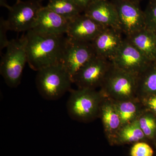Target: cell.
<instances>
[{"mask_svg":"<svg viewBox=\"0 0 156 156\" xmlns=\"http://www.w3.org/2000/svg\"><path fill=\"white\" fill-rule=\"evenodd\" d=\"M47 6L69 21L84 12L73 0H49Z\"/></svg>","mask_w":156,"mask_h":156,"instance_id":"ffe728a7","label":"cell"},{"mask_svg":"<svg viewBox=\"0 0 156 156\" xmlns=\"http://www.w3.org/2000/svg\"><path fill=\"white\" fill-rule=\"evenodd\" d=\"M122 32L117 29L105 27L92 42L96 56L111 60L124 39Z\"/></svg>","mask_w":156,"mask_h":156,"instance_id":"5bb4252c","label":"cell"},{"mask_svg":"<svg viewBox=\"0 0 156 156\" xmlns=\"http://www.w3.org/2000/svg\"><path fill=\"white\" fill-rule=\"evenodd\" d=\"M37 72V88L46 100H57L71 90L72 78L61 63L44 68Z\"/></svg>","mask_w":156,"mask_h":156,"instance_id":"7a4b0ae2","label":"cell"},{"mask_svg":"<svg viewBox=\"0 0 156 156\" xmlns=\"http://www.w3.org/2000/svg\"><path fill=\"white\" fill-rule=\"evenodd\" d=\"M154 61L156 62V56H155V58Z\"/></svg>","mask_w":156,"mask_h":156,"instance_id":"f1b7e54d","label":"cell"},{"mask_svg":"<svg viewBox=\"0 0 156 156\" xmlns=\"http://www.w3.org/2000/svg\"><path fill=\"white\" fill-rule=\"evenodd\" d=\"M104 28L83 13L69 21L66 37L74 41L92 43Z\"/></svg>","mask_w":156,"mask_h":156,"instance_id":"8fae6325","label":"cell"},{"mask_svg":"<svg viewBox=\"0 0 156 156\" xmlns=\"http://www.w3.org/2000/svg\"><path fill=\"white\" fill-rule=\"evenodd\" d=\"M112 66L110 60L95 56L73 77V83L79 89L100 88Z\"/></svg>","mask_w":156,"mask_h":156,"instance_id":"8992f818","label":"cell"},{"mask_svg":"<svg viewBox=\"0 0 156 156\" xmlns=\"http://www.w3.org/2000/svg\"><path fill=\"white\" fill-rule=\"evenodd\" d=\"M146 110L156 115V93L138 98Z\"/></svg>","mask_w":156,"mask_h":156,"instance_id":"d4e9b609","label":"cell"},{"mask_svg":"<svg viewBox=\"0 0 156 156\" xmlns=\"http://www.w3.org/2000/svg\"><path fill=\"white\" fill-rule=\"evenodd\" d=\"M153 149L144 141L134 144L130 151L131 156H153Z\"/></svg>","mask_w":156,"mask_h":156,"instance_id":"603a6c76","label":"cell"},{"mask_svg":"<svg viewBox=\"0 0 156 156\" xmlns=\"http://www.w3.org/2000/svg\"><path fill=\"white\" fill-rule=\"evenodd\" d=\"M1 6L2 7H5V8H7V9L9 10L10 9L11 6H10L8 5L7 4L6 0H1Z\"/></svg>","mask_w":156,"mask_h":156,"instance_id":"4316f807","label":"cell"},{"mask_svg":"<svg viewBox=\"0 0 156 156\" xmlns=\"http://www.w3.org/2000/svg\"><path fill=\"white\" fill-rule=\"evenodd\" d=\"M137 77L112 66L100 87L104 97L113 101L137 97Z\"/></svg>","mask_w":156,"mask_h":156,"instance_id":"5b68a950","label":"cell"},{"mask_svg":"<svg viewBox=\"0 0 156 156\" xmlns=\"http://www.w3.org/2000/svg\"><path fill=\"white\" fill-rule=\"evenodd\" d=\"M66 108L71 119L89 123L99 118L103 96L96 89H79L70 91Z\"/></svg>","mask_w":156,"mask_h":156,"instance_id":"3957f363","label":"cell"},{"mask_svg":"<svg viewBox=\"0 0 156 156\" xmlns=\"http://www.w3.org/2000/svg\"><path fill=\"white\" fill-rule=\"evenodd\" d=\"M73 1L84 11L85 9H87V7L95 0H73Z\"/></svg>","mask_w":156,"mask_h":156,"instance_id":"484cf974","label":"cell"},{"mask_svg":"<svg viewBox=\"0 0 156 156\" xmlns=\"http://www.w3.org/2000/svg\"><path fill=\"white\" fill-rule=\"evenodd\" d=\"M69 22L47 6H43L31 30L43 35H64L67 32Z\"/></svg>","mask_w":156,"mask_h":156,"instance_id":"7c38bea8","label":"cell"},{"mask_svg":"<svg viewBox=\"0 0 156 156\" xmlns=\"http://www.w3.org/2000/svg\"><path fill=\"white\" fill-rule=\"evenodd\" d=\"M116 9L120 27L126 37L145 28L144 11L139 3L130 0H111Z\"/></svg>","mask_w":156,"mask_h":156,"instance_id":"9c48e42d","label":"cell"},{"mask_svg":"<svg viewBox=\"0 0 156 156\" xmlns=\"http://www.w3.org/2000/svg\"><path fill=\"white\" fill-rule=\"evenodd\" d=\"M156 93V62L154 61L137 77V96Z\"/></svg>","mask_w":156,"mask_h":156,"instance_id":"d6986e66","label":"cell"},{"mask_svg":"<svg viewBox=\"0 0 156 156\" xmlns=\"http://www.w3.org/2000/svg\"><path fill=\"white\" fill-rule=\"evenodd\" d=\"M141 141L148 142L149 141L140 128L137 120L122 126L114 140L112 146L134 144Z\"/></svg>","mask_w":156,"mask_h":156,"instance_id":"ac0fdd59","label":"cell"},{"mask_svg":"<svg viewBox=\"0 0 156 156\" xmlns=\"http://www.w3.org/2000/svg\"><path fill=\"white\" fill-rule=\"evenodd\" d=\"M28 64L33 70L60 63L67 37L64 35L47 36L32 30L25 34Z\"/></svg>","mask_w":156,"mask_h":156,"instance_id":"6da1fadb","label":"cell"},{"mask_svg":"<svg viewBox=\"0 0 156 156\" xmlns=\"http://www.w3.org/2000/svg\"><path fill=\"white\" fill-rule=\"evenodd\" d=\"M99 118L102 123L106 139L109 144L112 146L116 135L122 128V122L112 99L103 96L101 105Z\"/></svg>","mask_w":156,"mask_h":156,"instance_id":"9a60e30c","label":"cell"},{"mask_svg":"<svg viewBox=\"0 0 156 156\" xmlns=\"http://www.w3.org/2000/svg\"><path fill=\"white\" fill-rule=\"evenodd\" d=\"M19 1V0H17V1Z\"/></svg>","mask_w":156,"mask_h":156,"instance_id":"f546056e","label":"cell"},{"mask_svg":"<svg viewBox=\"0 0 156 156\" xmlns=\"http://www.w3.org/2000/svg\"><path fill=\"white\" fill-rule=\"evenodd\" d=\"M126 38L149 60L154 61L156 55V35L148 29H142Z\"/></svg>","mask_w":156,"mask_h":156,"instance_id":"2e32d148","label":"cell"},{"mask_svg":"<svg viewBox=\"0 0 156 156\" xmlns=\"http://www.w3.org/2000/svg\"><path fill=\"white\" fill-rule=\"evenodd\" d=\"M130 1H132V2H135L140 3V2H141L142 0H130Z\"/></svg>","mask_w":156,"mask_h":156,"instance_id":"83f0119b","label":"cell"},{"mask_svg":"<svg viewBox=\"0 0 156 156\" xmlns=\"http://www.w3.org/2000/svg\"><path fill=\"white\" fill-rule=\"evenodd\" d=\"M83 13L103 27L121 30L116 9L111 1L95 0L87 7Z\"/></svg>","mask_w":156,"mask_h":156,"instance_id":"4fadbf2b","label":"cell"},{"mask_svg":"<svg viewBox=\"0 0 156 156\" xmlns=\"http://www.w3.org/2000/svg\"><path fill=\"white\" fill-rule=\"evenodd\" d=\"M96 56L92 43L74 41L67 37L60 63L72 78L81 68Z\"/></svg>","mask_w":156,"mask_h":156,"instance_id":"30bf717a","label":"cell"},{"mask_svg":"<svg viewBox=\"0 0 156 156\" xmlns=\"http://www.w3.org/2000/svg\"><path fill=\"white\" fill-rule=\"evenodd\" d=\"M0 62V73L11 88L19 86L26 63L28 62L25 35L9 42Z\"/></svg>","mask_w":156,"mask_h":156,"instance_id":"277c9868","label":"cell"},{"mask_svg":"<svg viewBox=\"0 0 156 156\" xmlns=\"http://www.w3.org/2000/svg\"><path fill=\"white\" fill-rule=\"evenodd\" d=\"M10 30L9 24L7 20H5L1 17L0 19V50H3L5 48H7L9 42L7 38V33Z\"/></svg>","mask_w":156,"mask_h":156,"instance_id":"cb8c5ba5","label":"cell"},{"mask_svg":"<svg viewBox=\"0 0 156 156\" xmlns=\"http://www.w3.org/2000/svg\"><path fill=\"white\" fill-rule=\"evenodd\" d=\"M137 120L146 138L156 147V115L144 109Z\"/></svg>","mask_w":156,"mask_h":156,"instance_id":"44dd1931","label":"cell"},{"mask_svg":"<svg viewBox=\"0 0 156 156\" xmlns=\"http://www.w3.org/2000/svg\"><path fill=\"white\" fill-rule=\"evenodd\" d=\"M42 7L40 0L17 1L16 4L9 9L7 20L10 30L27 32L32 30Z\"/></svg>","mask_w":156,"mask_h":156,"instance_id":"52a82bcc","label":"cell"},{"mask_svg":"<svg viewBox=\"0 0 156 156\" xmlns=\"http://www.w3.org/2000/svg\"><path fill=\"white\" fill-rule=\"evenodd\" d=\"M111 61L115 67L137 77L153 62L126 38Z\"/></svg>","mask_w":156,"mask_h":156,"instance_id":"ba28073f","label":"cell"},{"mask_svg":"<svg viewBox=\"0 0 156 156\" xmlns=\"http://www.w3.org/2000/svg\"><path fill=\"white\" fill-rule=\"evenodd\" d=\"M144 11L145 27L156 35V0H149Z\"/></svg>","mask_w":156,"mask_h":156,"instance_id":"7402d4cb","label":"cell"},{"mask_svg":"<svg viewBox=\"0 0 156 156\" xmlns=\"http://www.w3.org/2000/svg\"><path fill=\"white\" fill-rule=\"evenodd\" d=\"M112 101L122 120V126L138 119L145 109L138 97L126 100Z\"/></svg>","mask_w":156,"mask_h":156,"instance_id":"e0dca14e","label":"cell"}]
</instances>
